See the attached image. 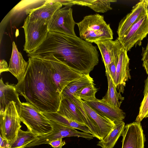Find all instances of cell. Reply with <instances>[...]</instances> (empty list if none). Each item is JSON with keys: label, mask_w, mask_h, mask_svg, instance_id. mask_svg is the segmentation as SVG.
I'll return each mask as SVG.
<instances>
[{"label": "cell", "mask_w": 148, "mask_h": 148, "mask_svg": "<svg viewBox=\"0 0 148 148\" xmlns=\"http://www.w3.org/2000/svg\"><path fill=\"white\" fill-rule=\"evenodd\" d=\"M21 122L16 104L14 101L10 102L4 111L0 112L1 135L9 144L15 140L21 127Z\"/></svg>", "instance_id": "8992f818"}, {"label": "cell", "mask_w": 148, "mask_h": 148, "mask_svg": "<svg viewBox=\"0 0 148 148\" xmlns=\"http://www.w3.org/2000/svg\"><path fill=\"white\" fill-rule=\"evenodd\" d=\"M93 82V79L89 74L83 75L80 78L71 82L65 87L60 93L61 99L66 97L70 98L83 88Z\"/></svg>", "instance_id": "44dd1931"}, {"label": "cell", "mask_w": 148, "mask_h": 148, "mask_svg": "<svg viewBox=\"0 0 148 148\" xmlns=\"http://www.w3.org/2000/svg\"><path fill=\"white\" fill-rule=\"evenodd\" d=\"M74 5H78L89 7L95 11L104 13L112 10L111 2H115L116 0H72Z\"/></svg>", "instance_id": "603a6c76"}, {"label": "cell", "mask_w": 148, "mask_h": 148, "mask_svg": "<svg viewBox=\"0 0 148 148\" xmlns=\"http://www.w3.org/2000/svg\"><path fill=\"white\" fill-rule=\"evenodd\" d=\"M0 112H3L6 106L10 102H15L18 110L20 107L18 93L16 85L6 82L4 84L1 78L0 81Z\"/></svg>", "instance_id": "ac0fdd59"}, {"label": "cell", "mask_w": 148, "mask_h": 148, "mask_svg": "<svg viewBox=\"0 0 148 148\" xmlns=\"http://www.w3.org/2000/svg\"><path fill=\"white\" fill-rule=\"evenodd\" d=\"M51 1L59 3L62 6L63 5L65 6L71 7L74 5L72 0H52Z\"/></svg>", "instance_id": "1f68e13d"}, {"label": "cell", "mask_w": 148, "mask_h": 148, "mask_svg": "<svg viewBox=\"0 0 148 148\" xmlns=\"http://www.w3.org/2000/svg\"><path fill=\"white\" fill-rule=\"evenodd\" d=\"M52 55L72 69L83 74H89L99 62L96 47L77 37L49 32L45 41L28 54L29 57Z\"/></svg>", "instance_id": "6da1fadb"}, {"label": "cell", "mask_w": 148, "mask_h": 148, "mask_svg": "<svg viewBox=\"0 0 148 148\" xmlns=\"http://www.w3.org/2000/svg\"><path fill=\"white\" fill-rule=\"evenodd\" d=\"M148 34V13L139 19L123 37L117 38L128 51L134 45H140Z\"/></svg>", "instance_id": "30bf717a"}, {"label": "cell", "mask_w": 148, "mask_h": 148, "mask_svg": "<svg viewBox=\"0 0 148 148\" xmlns=\"http://www.w3.org/2000/svg\"><path fill=\"white\" fill-rule=\"evenodd\" d=\"M49 144L53 148H62L66 143L64 141L62 140V138H59L50 142Z\"/></svg>", "instance_id": "4dcf8cb0"}, {"label": "cell", "mask_w": 148, "mask_h": 148, "mask_svg": "<svg viewBox=\"0 0 148 148\" xmlns=\"http://www.w3.org/2000/svg\"><path fill=\"white\" fill-rule=\"evenodd\" d=\"M142 59L143 65L148 75V41L145 48H142Z\"/></svg>", "instance_id": "f546056e"}, {"label": "cell", "mask_w": 148, "mask_h": 148, "mask_svg": "<svg viewBox=\"0 0 148 148\" xmlns=\"http://www.w3.org/2000/svg\"><path fill=\"white\" fill-rule=\"evenodd\" d=\"M106 73L108 80V90L102 100L112 106L120 108L124 97L122 96L120 92H118L110 74L106 69Z\"/></svg>", "instance_id": "ffe728a7"}, {"label": "cell", "mask_w": 148, "mask_h": 148, "mask_svg": "<svg viewBox=\"0 0 148 148\" xmlns=\"http://www.w3.org/2000/svg\"><path fill=\"white\" fill-rule=\"evenodd\" d=\"M23 79L16 87L18 93L42 112H56L60 93L53 78L51 65L48 60L29 57Z\"/></svg>", "instance_id": "7a4b0ae2"}, {"label": "cell", "mask_w": 148, "mask_h": 148, "mask_svg": "<svg viewBox=\"0 0 148 148\" xmlns=\"http://www.w3.org/2000/svg\"><path fill=\"white\" fill-rule=\"evenodd\" d=\"M0 137V147L3 148H9V143L8 141L5 139L3 138L1 134Z\"/></svg>", "instance_id": "836d02e7"}, {"label": "cell", "mask_w": 148, "mask_h": 148, "mask_svg": "<svg viewBox=\"0 0 148 148\" xmlns=\"http://www.w3.org/2000/svg\"><path fill=\"white\" fill-rule=\"evenodd\" d=\"M97 91V89L93 82L83 88L72 96L85 101H91L96 98L95 94Z\"/></svg>", "instance_id": "83f0119b"}, {"label": "cell", "mask_w": 148, "mask_h": 148, "mask_svg": "<svg viewBox=\"0 0 148 148\" xmlns=\"http://www.w3.org/2000/svg\"><path fill=\"white\" fill-rule=\"evenodd\" d=\"M9 66L6 61L4 59L0 61V73L3 72L9 71Z\"/></svg>", "instance_id": "d6a6232c"}, {"label": "cell", "mask_w": 148, "mask_h": 148, "mask_svg": "<svg viewBox=\"0 0 148 148\" xmlns=\"http://www.w3.org/2000/svg\"><path fill=\"white\" fill-rule=\"evenodd\" d=\"M56 112L68 119L85 125L79 110L72 99L69 97L61 99Z\"/></svg>", "instance_id": "d6986e66"}, {"label": "cell", "mask_w": 148, "mask_h": 148, "mask_svg": "<svg viewBox=\"0 0 148 148\" xmlns=\"http://www.w3.org/2000/svg\"><path fill=\"white\" fill-rule=\"evenodd\" d=\"M18 110L21 121L26 126L29 131L38 136L52 131L53 127L50 120L31 103L27 101L21 103Z\"/></svg>", "instance_id": "277c9868"}, {"label": "cell", "mask_w": 148, "mask_h": 148, "mask_svg": "<svg viewBox=\"0 0 148 148\" xmlns=\"http://www.w3.org/2000/svg\"><path fill=\"white\" fill-rule=\"evenodd\" d=\"M95 43L100 51L105 66L111 63L114 56L115 40H107Z\"/></svg>", "instance_id": "d4e9b609"}, {"label": "cell", "mask_w": 148, "mask_h": 148, "mask_svg": "<svg viewBox=\"0 0 148 148\" xmlns=\"http://www.w3.org/2000/svg\"><path fill=\"white\" fill-rule=\"evenodd\" d=\"M127 51L121 46L116 66L114 83L119 92H123L126 82L131 78L129 68L130 59Z\"/></svg>", "instance_id": "4fadbf2b"}, {"label": "cell", "mask_w": 148, "mask_h": 148, "mask_svg": "<svg viewBox=\"0 0 148 148\" xmlns=\"http://www.w3.org/2000/svg\"><path fill=\"white\" fill-rule=\"evenodd\" d=\"M148 91V77L146 79L145 84V88L144 91V95Z\"/></svg>", "instance_id": "e575fe53"}, {"label": "cell", "mask_w": 148, "mask_h": 148, "mask_svg": "<svg viewBox=\"0 0 148 148\" xmlns=\"http://www.w3.org/2000/svg\"><path fill=\"white\" fill-rule=\"evenodd\" d=\"M70 98L72 99L79 110L85 125L89 128L91 133V134L94 137L100 140L98 133L94 126L91 118L85 111L83 107L81 102V99L73 96H71Z\"/></svg>", "instance_id": "4316f807"}, {"label": "cell", "mask_w": 148, "mask_h": 148, "mask_svg": "<svg viewBox=\"0 0 148 148\" xmlns=\"http://www.w3.org/2000/svg\"><path fill=\"white\" fill-rule=\"evenodd\" d=\"M148 13L147 0H140L119 22L117 32L118 37H123L135 23Z\"/></svg>", "instance_id": "7c38bea8"}, {"label": "cell", "mask_w": 148, "mask_h": 148, "mask_svg": "<svg viewBox=\"0 0 148 148\" xmlns=\"http://www.w3.org/2000/svg\"><path fill=\"white\" fill-rule=\"evenodd\" d=\"M62 6L59 3L46 0L42 5L26 10V14H29L27 17L31 21H41L48 26L55 13Z\"/></svg>", "instance_id": "9a60e30c"}, {"label": "cell", "mask_w": 148, "mask_h": 148, "mask_svg": "<svg viewBox=\"0 0 148 148\" xmlns=\"http://www.w3.org/2000/svg\"><path fill=\"white\" fill-rule=\"evenodd\" d=\"M19 148H25V147H20Z\"/></svg>", "instance_id": "8d00e7d4"}, {"label": "cell", "mask_w": 148, "mask_h": 148, "mask_svg": "<svg viewBox=\"0 0 148 148\" xmlns=\"http://www.w3.org/2000/svg\"><path fill=\"white\" fill-rule=\"evenodd\" d=\"M147 117H148V113H147V115H146V116H145V118H147Z\"/></svg>", "instance_id": "d590c367"}, {"label": "cell", "mask_w": 148, "mask_h": 148, "mask_svg": "<svg viewBox=\"0 0 148 148\" xmlns=\"http://www.w3.org/2000/svg\"><path fill=\"white\" fill-rule=\"evenodd\" d=\"M50 121L53 127L52 131L46 135L38 136L35 140L27 145L26 147H31L43 144H49L51 141L66 137H80L88 140L92 139L94 137L92 134L80 132L74 128L62 125L53 121Z\"/></svg>", "instance_id": "ba28073f"}, {"label": "cell", "mask_w": 148, "mask_h": 148, "mask_svg": "<svg viewBox=\"0 0 148 148\" xmlns=\"http://www.w3.org/2000/svg\"><path fill=\"white\" fill-rule=\"evenodd\" d=\"M38 135L29 131H25L20 129L14 141L9 144V148H19L26 146L35 140Z\"/></svg>", "instance_id": "484cf974"}, {"label": "cell", "mask_w": 148, "mask_h": 148, "mask_svg": "<svg viewBox=\"0 0 148 148\" xmlns=\"http://www.w3.org/2000/svg\"><path fill=\"white\" fill-rule=\"evenodd\" d=\"M121 136L122 148H144L145 138L140 122L127 124Z\"/></svg>", "instance_id": "8fae6325"}, {"label": "cell", "mask_w": 148, "mask_h": 148, "mask_svg": "<svg viewBox=\"0 0 148 148\" xmlns=\"http://www.w3.org/2000/svg\"><path fill=\"white\" fill-rule=\"evenodd\" d=\"M81 100L85 111L91 118L98 133L100 140L103 139L114 128L115 123L107 118L99 114L84 101Z\"/></svg>", "instance_id": "2e32d148"}, {"label": "cell", "mask_w": 148, "mask_h": 148, "mask_svg": "<svg viewBox=\"0 0 148 148\" xmlns=\"http://www.w3.org/2000/svg\"><path fill=\"white\" fill-rule=\"evenodd\" d=\"M72 9L65 6L57 10L48 25L49 32H53L70 36H76L74 28L76 23L73 16Z\"/></svg>", "instance_id": "9c48e42d"}, {"label": "cell", "mask_w": 148, "mask_h": 148, "mask_svg": "<svg viewBox=\"0 0 148 148\" xmlns=\"http://www.w3.org/2000/svg\"><path fill=\"white\" fill-rule=\"evenodd\" d=\"M49 120L55 121L62 125L81 130L83 132L91 134L88 127L75 121L68 119L56 112H42Z\"/></svg>", "instance_id": "cb8c5ba5"}, {"label": "cell", "mask_w": 148, "mask_h": 148, "mask_svg": "<svg viewBox=\"0 0 148 148\" xmlns=\"http://www.w3.org/2000/svg\"><path fill=\"white\" fill-rule=\"evenodd\" d=\"M112 130L103 139L100 140L97 145L101 148H113L118 139L121 136L125 128V123L123 121L115 123Z\"/></svg>", "instance_id": "7402d4cb"}, {"label": "cell", "mask_w": 148, "mask_h": 148, "mask_svg": "<svg viewBox=\"0 0 148 148\" xmlns=\"http://www.w3.org/2000/svg\"><path fill=\"white\" fill-rule=\"evenodd\" d=\"M22 27L25 39L24 50L28 54L36 49L46 40L49 32L48 26L41 21H31L26 17Z\"/></svg>", "instance_id": "5b68a950"}, {"label": "cell", "mask_w": 148, "mask_h": 148, "mask_svg": "<svg viewBox=\"0 0 148 148\" xmlns=\"http://www.w3.org/2000/svg\"><path fill=\"white\" fill-rule=\"evenodd\" d=\"M79 29L80 38L90 43L113 39V33L110 25L104 20L103 15L90 14L84 17L76 23Z\"/></svg>", "instance_id": "3957f363"}, {"label": "cell", "mask_w": 148, "mask_h": 148, "mask_svg": "<svg viewBox=\"0 0 148 148\" xmlns=\"http://www.w3.org/2000/svg\"><path fill=\"white\" fill-rule=\"evenodd\" d=\"M12 51L8 67L9 71L16 78L18 82L24 76L28 65L18 51L14 41L12 42Z\"/></svg>", "instance_id": "e0dca14e"}, {"label": "cell", "mask_w": 148, "mask_h": 148, "mask_svg": "<svg viewBox=\"0 0 148 148\" xmlns=\"http://www.w3.org/2000/svg\"><path fill=\"white\" fill-rule=\"evenodd\" d=\"M34 57L49 61L51 65V72L53 78L60 93L69 83L79 79L84 75L72 69L52 55Z\"/></svg>", "instance_id": "52a82bcc"}, {"label": "cell", "mask_w": 148, "mask_h": 148, "mask_svg": "<svg viewBox=\"0 0 148 148\" xmlns=\"http://www.w3.org/2000/svg\"><path fill=\"white\" fill-rule=\"evenodd\" d=\"M85 101L99 114L107 118L114 123L123 121L125 118V113L120 108L112 106L102 99L96 98L91 101Z\"/></svg>", "instance_id": "5bb4252c"}, {"label": "cell", "mask_w": 148, "mask_h": 148, "mask_svg": "<svg viewBox=\"0 0 148 148\" xmlns=\"http://www.w3.org/2000/svg\"><path fill=\"white\" fill-rule=\"evenodd\" d=\"M147 1H148V0H147Z\"/></svg>", "instance_id": "74e56055"}, {"label": "cell", "mask_w": 148, "mask_h": 148, "mask_svg": "<svg viewBox=\"0 0 148 148\" xmlns=\"http://www.w3.org/2000/svg\"><path fill=\"white\" fill-rule=\"evenodd\" d=\"M148 113V91L144 95L139 108V111L135 121L140 122L145 117Z\"/></svg>", "instance_id": "f1b7e54d"}]
</instances>
